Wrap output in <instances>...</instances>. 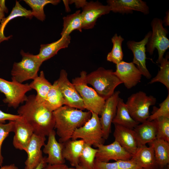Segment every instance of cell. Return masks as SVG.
Masks as SVG:
<instances>
[{"label":"cell","instance_id":"cell-39","mask_svg":"<svg viewBox=\"0 0 169 169\" xmlns=\"http://www.w3.org/2000/svg\"><path fill=\"white\" fill-rule=\"evenodd\" d=\"M116 161L120 169H142L131 159Z\"/></svg>","mask_w":169,"mask_h":169},{"label":"cell","instance_id":"cell-31","mask_svg":"<svg viewBox=\"0 0 169 169\" xmlns=\"http://www.w3.org/2000/svg\"><path fill=\"white\" fill-rule=\"evenodd\" d=\"M24 1L32 8L33 16L41 21H44L45 19L44 11V6L49 3L56 5L60 2L59 0H24Z\"/></svg>","mask_w":169,"mask_h":169},{"label":"cell","instance_id":"cell-46","mask_svg":"<svg viewBox=\"0 0 169 169\" xmlns=\"http://www.w3.org/2000/svg\"><path fill=\"white\" fill-rule=\"evenodd\" d=\"M169 11H167L166 13V15L165 17L164 20L163 21V23H164L165 25L166 26H169Z\"/></svg>","mask_w":169,"mask_h":169},{"label":"cell","instance_id":"cell-33","mask_svg":"<svg viewBox=\"0 0 169 169\" xmlns=\"http://www.w3.org/2000/svg\"><path fill=\"white\" fill-rule=\"evenodd\" d=\"M169 54H166L160 63V70L156 75L153 78L148 84H151L159 82L163 84L169 93Z\"/></svg>","mask_w":169,"mask_h":169},{"label":"cell","instance_id":"cell-34","mask_svg":"<svg viewBox=\"0 0 169 169\" xmlns=\"http://www.w3.org/2000/svg\"><path fill=\"white\" fill-rule=\"evenodd\" d=\"M97 149L84 144L79 158V165L84 169H93Z\"/></svg>","mask_w":169,"mask_h":169},{"label":"cell","instance_id":"cell-16","mask_svg":"<svg viewBox=\"0 0 169 169\" xmlns=\"http://www.w3.org/2000/svg\"><path fill=\"white\" fill-rule=\"evenodd\" d=\"M45 136L33 133L28 144L26 152L27 157L25 162V168L33 169L44 159L41 148L45 144Z\"/></svg>","mask_w":169,"mask_h":169},{"label":"cell","instance_id":"cell-5","mask_svg":"<svg viewBox=\"0 0 169 169\" xmlns=\"http://www.w3.org/2000/svg\"><path fill=\"white\" fill-rule=\"evenodd\" d=\"M20 54L21 60L13 64L11 72L12 80L22 83L30 79H33L38 76V72L42 64L36 55L21 50Z\"/></svg>","mask_w":169,"mask_h":169},{"label":"cell","instance_id":"cell-29","mask_svg":"<svg viewBox=\"0 0 169 169\" xmlns=\"http://www.w3.org/2000/svg\"><path fill=\"white\" fill-rule=\"evenodd\" d=\"M63 28L61 33V36H70V33L75 30L82 32L83 22L80 10L63 18Z\"/></svg>","mask_w":169,"mask_h":169},{"label":"cell","instance_id":"cell-15","mask_svg":"<svg viewBox=\"0 0 169 169\" xmlns=\"http://www.w3.org/2000/svg\"><path fill=\"white\" fill-rule=\"evenodd\" d=\"M120 93L115 91L113 94L105 100L100 118L105 140L107 139L111 132L112 120L116 112L117 106Z\"/></svg>","mask_w":169,"mask_h":169},{"label":"cell","instance_id":"cell-50","mask_svg":"<svg viewBox=\"0 0 169 169\" xmlns=\"http://www.w3.org/2000/svg\"></svg>","mask_w":169,"mask_h":169},{"label":"cell","instance_id":"cell-19","mask_svg":"<svg viewBox=\"0 0 169 169\" xmlns=\"http://www.w3.org/2000/svg\"><path fill=\"white\" fill-rule=\"evenodd\" d=\"M56 135L55 131L54 130L52 131L48 136L47 143L44 146L43 152L48 155L46 158L48 164H61L65 162L62 155L64 143L57 141Z\"/></svg>","mask_w":169,"mask_h":169},{"label":"cell","instance_id":"cell-36","mask_svg":"<svg viewBox=\"0 0 169 169\" xmlns=\"http://www.w3.org/2000/svg\"><path fill=\"white\" fill-rule=\"evenodd\" d=\"M159 105V108L154 107L153 112L147 120L151 121L162 117H169V93L166 98Z\"/></svg>","mask_w":169,"mask_h":169},{"label":"cell","instance_id":"cell-23","mask_svg":"<svg viewBox=\"0 0 169 169\" xmlns=\"http://www.w3.org/2000/svg\"><path fill=\"white\" fill-rule=\"evenodd\" d=\"M71 37L61 36L56 41L40 45L39 52L36 55L40 61L43 63L56 54L60 49L68 47L70 43Z\"/></svg>","mask_w":169,"mask_h":169},{"label":"cell","instance_id":"cell-8","mask_svg":"<svg viewBox=\"0 0 169 169\" xmlns=\"http://www.w3.org/2000/svg\"><path fill=\"white\" fill-rule=\"evenodd\" d=\"M163 21L161 18H154L151 22L152 31L146 45V51L152 55L155 49L158 52L156 63L160 64L163 58L164 54L169 48V40L167 37L168 31L163 26Z\"/></svg>","mask_w":169,"mask_h":169},{"label":"cell","instance_id":"cell-7","mask_svg":"<svg viewBox=\"0 0 169 169\" xmlns=\"http://www.w3.org/2000/svg\"><path fill=\"white\" fill-rule=\"evenodd\" d=\"M90 118L82 126L77 129L71 138L83 140L85 144L95 146L104 144L105 139L99 115L91 112Z\"/></svg>","mask_w":169,"mask_h":169},{"label":"cell","instance_id":"cell-22","mask_svg":"<svg viewBox=\"0 0 169 169\" xmlns=\"http://www.w3.org/2000/svg\"><path fill=\"white\" fill-rule=\"evenodd\" d=\"M142 169H159L152 147L146 145L138 147L131 158Z\"/></svg>","mask_w":169,"mask_h":169},{"label":"cell","instance_id":"cell-45","mask_svg":"<svg viewBox=\"0 0 169 169\" xmlns=\"http://www.w3.org/2000/svg\"><path fill=\"white\" fill-rule=\"evenodd\" d=\"M0 7L5 13L8 12V10L5 5V0H0Z\"/></svg>","mask_w":169,"mask_h":169},{"label":"cell","instance_id":"cell-38","mask_svg":"<svg viewBox=\"0 0 169 169\" xmlns=\"http://www.w3.org/2000/svg\"><path fill=\"white\" fill-rule=\"evenodd\" d=\"M93 169H120L116 161L113 162H105L95 159Z\"/></svg>","mask_w":169,"mask_h":169},{"label":"cell","instance_id":"cell-25","mask_svg":"<svg viewBox=\"0 0 169 169\" xmlns=\"http://www.w3.org/2000/svg\"><path fill=\"white\" fill-rule=\"evenodd\" d=\"M148 144L153 149L159 169H164L167 166L169 163V142L156 138Z\"/></svg>","mask_w":169,"mask_h":169},{"label":"cell","instance_id":"cell-14","mask_svg":"<svg viewBox=\"0 0 169 169\" xmlns=\"http://www.w3.org/2000/svg\"><path fill=\"white\" fill-rule=\"evenodd\" d=\"M95 147L98 148L95 159L101 161L128 160L132 156L115 141L108 145L98 144Z\"/></svg>","mask_w":169,"mask_h":169},{"label":"cell","instance_id":"cell-26","mask_svg":"<svg viewBox=\"0 0 169 169\" xmlns=\"http://www.w3.org/2000/svg\"><path fill=\"white\" fill-rule=\"evenodd\" d=\"M112 123L133 129L139 123L131 116L123 99L119 98L115 115Z\"/></svg>","mask_w":169,"mask_h":169},{"label":"cell","instance_id":"cell-44","mask_svg":"<svg viewBox=\"0 0 169 169\" xmlns=\"http://www.w3.org/2000/svg\"><path fill=\"white\" fill-rule=\"evenodd\" d=\"M0 169H19L18 167L14 164L2 166Z\"/></svg>","mask_w":169,"mask_h":169},{"label":"cell","instance_id":"cell-20","mask_svg":"<svg viewBox=\"0 0 169 169\" xmlns=\"http://www.w3.org/2000/svg\"><path fill=\"white\" fill-rule=\"evenodd\" d=\"M115 126L113 136L115 141L132 155L136 151L138 146L133 129L117 124Z\"/></svg>","mask_w":169,"mask_h":169},{"label":"cell","instance_id":"cell-2","mask_svg":"<svg viewBox=\"0 0 169 169\" xmlns=\"http://www.w3.org/2000/svg\"><path fill=\"white\" fill-rule=\"evenodd\" d=\"M56 134L59 142L64 143L71 139L77 128L83 126L91 117V112L63 106L54 111Z\"/></svg>","mask_w":169,"mask_h":169},{"label":"cell","instance_id":"cell-13","mask_svg":"<svg viewBox=\"0 0 169 169\" xmlns=\"http://www.w3.org/2000/svg\"><path fill=\"white\" fill-rule=\"evenodd\" d=\"M115 74L127 89L136 86L141 82L142 74L132 62L122 61L116 65Z\"/></svg>","mask_w":169,"mask_h":169},{"label":"cell","instance_id":"cell-1","mask_svg":"<svg viewBox=\"0 0 169 169\" xmlns=\"http://www.w3.org/2000/svg\"><path fill=\"white\" fill-rule=\"evenodd\" d=\"M25 102L23 105L18 107V115L32 126L34 133L48 136L54 128L55 121L53 112L38 102L35 95L28 96Z\"/></svg>","mask_w":169,"mask_h":169},{"label":"cell","instance_id":"cell-27","mask_svg":"<svg viewBox=\"0 0 169 169\" xmlns=\"http://www.w3.org/2000/svg\"><path fill=\"white\" fill-rule=\"evenodd\" d=\"M19 17H24L31 19L33 16L32 11L24 8L21 6L19 2L17 1L10 14L7 17L4 18L1 22L0 44L4 41L8 40L10 37V36L6 37L4 34V30L7 23L13 18Z\"/></svg>","mask_w":169,"mask_h":169},{"label":"cell","instance_id":"cell-37","mask_svg":"<svg viewBox=\"0 0 169 169\" xmlns=\"http://www.w3.org/2000/svg\"><path fill=\"white\" fill-rule=\"evenodd\" d=\"M14 121H9V122L5 124L0 122V166H2L3 157L2 154V146L3 141L8 136L9 134L13 132Z\"/></svg>","mask_w":169,"mask_h":169},{"label":"cell","instance_id":"cell-28","mask_svg":"<svg viewBox=\"0 0 169 169\" xmlns=\"http://www.w3.org/2000/svg\"><path fill=\"white\" fill-rule=\"evenodd\" d=\"M52 84L45 78L43 71H41L39 75L29 84L32 90L34 89L37 92L36 100L41 104L44 101Z\"/></svg>","mask_w":169,"mask_h":169},{"label":"cell","instance_id":"cell-30","mask_svg":"<svg viewBox=\"0 0 169 169\" xmlns=\"http://www.w3.org/2000/svg\"><path fill=\"white\" fill-rule=\"evenodd\" d=\"M42 104L53 112L64 105L63 97L56 80L52 84Z\"/></svg>","mask_w":169,"mask_h":169},{"label":"cell","instance_id":"cell-24","mask_svg":"<svg viewBox=\"0 0 169 169\" xmlns=\"http://www.w3.org/2000/svg\"><path fill=\"white\" fill-rule=\"evenodd\" d=\"M64 143L62 155L65 160L69 161L71 166L75 167L79 164V158L85 143L81 140L70 139Z\"/></svg>","mask_w":169,"mask_h":169},{"label":"cell","instance_id":"cell-42","mask_svg":"<svg viewBox=\"0 0 169 169\" xmlns=\"http://www.w3.org/2000/svg\"><path fill=\"white\" fill-rule=\"evenodd\" d=\"M70 3H74L77 8H79L83 7L87 2L86 0H71L69 1Z\"/></svg>","mask_w":169,"mask_h":169},{"label":"cell","instance_id":"cell-3","mask_svg":"<svg viewBox=\"0 0 169 169\" xmlns=\"http://www.w3.org/2000/svg\"><path fill=\"white\" fill-rule=\"evenodd\" d=\"M86 80L93 89L105 100L115 92L116 87L122 84L112 69L100 67L87 74Z\"/></svg>","mask_w":169,"mask_h":169},{"label":"cell","instance_id":"cell-17","mask_svg":"<svg viewBox=\"0 0 169 169\" xmlns=\"http://www.w3.org/2000/svg\"><path fill=\"white\" fill-rule=\"evenodd\" d=\"M13 132L14 133L13 141V146L16 149L26 152L34 133L32 127L22 117L14 121Z\"/></svg>","mask_w":169,"mask_h":169},{"label":"cell","instance_id":"cell-48","mask_svg":"<svg viewBox=\"0 0 169 169\" xmlns=\"http://www.w3.org/2000/svg\"><path fill=\"white\" fill-rule=\"evenodd\" d=\"M69 169H84L79 164L77 165L74 167H69Z\"/></svg>","mask_w":169,"mask_h":169},{"label":"cell","instance_id":"cell-12","mask_svg":"<svg viewBox=\"0 0 169 169\" xmlns=\"http://www.w3.org/2000/svg\"><path fill=\"white\" fill-rule=\"evenodd\" d=\"M82 9L81 16L84 29L93 28L99 18L111 11L108 5H104L98 1L87 2Z\"/></svg>","mask_w":169,"mask_h":169},{"label":"cell","instance_id":"cell-18","mask_svg":"<svg viewBox=\"0 0 169 169\" xmlns=\"http://www.w3.org/2000/svg\"><path fill=\"white\" fill-rule=\"evenodd\" d=\"M107 5L111 11L122 14L132 13L135 11L148 14L149 9L146 2L141 0H108Z\"/></svg>","mask_w":169,"mask_h":169},{"label":"cell","instance_id":"cell-4","mask_svg":"<svg viewBox=\"0 0 169 169\" xmlns=\"http://www.w3.org/2000/svg\"><path fill=\"white\" fill-rule=\"evenodd\" d=\"M87 72L82 71L80 76L72 80L73 83L81 97L85 109L100 115L105 100L88 85L86 80Z\"/></svg>","mask_w":169,"mask_h":169},{"label":"cell","instance_id":"cell-49","mask_svg":"<svg viewBox=\"0 0 169 169\" xmlns=\"http://www.w3.org/2000/svg\"><path fill=\"white\" fill-rule=\"evenodd\" d=\"M164 169H169V168L168 166V167L167 166V167H166V168H164Z\"/></svg>","mask_w":169,"mask_h":169},{"label":"cell","instance_id":"cell-41","mask_svg":"<svg viewBox=\"0 0 169 169\" xmlns=\"http://www.w3.org/2000/svg\"><path fill=\"white\" fill-rule=\"evenodd\" d=\"M43 169H69V167L64 164L57 165L47 164Z\"/></svg>","mask_w":169,"mask_h":169},{"label":"cell","instance_id":"cell-47","mask_svg":"<svg viewBox=\"0 0 169 169\" xmlns=\"http://www.w3.org/2000/svg\"><path fill=\"white\" fill-rule=\"evenodd\" d=\"M5 18V13L0 7V24L2 20Z\"/></svg>","mask_w":169,"mask_h":169},{"label":"cell","instance_id":"cell-35","mask_svg":"<svg viewBox=\"0 0 169 169\" xmlns=\"http://www.w3.org/2000/svg\"><path fill=\"white\" fill-rule=\"evenodd\" d=\"M155 120L157 127L156 138L169 142V117H162Z\"/></svg>","mask_w":169,"mask_h":169},{"label":"cell","instance_id":"cell-11","mask_svg":"<svg viewBox=\"0 0 169 169\" xmlns=\"http://www.w3.org/2000/svg\"><path fill=\"white\" fill-rule=\"evenodd\" d=\"M151 34V31H150L141 41L137 42L130 40L126 43L128 48L131 51L133 55L132 62L136 65L142 75L148 79H150L151 75L146 66V46Z\"/></svg>","mask_w":169,"mask_h":169},{"label":"cell","instance_id":"cell-9","mask_svg":"<svg viewBox=\"0 0 169 169\" xmlns=\"http://www.w3.org/2000/svg\"><path fill=\"white\" fill-rule=\"evenodd\" d=\"M29 84H23L13 80L9 81L0 77V92L5 95L3 102L8 107L17 108L19 105L25 102L26 93L31 90Z\"/></svg>","mask_w":169,"mask_h":169},{"label":"cell","instance_id":"cell-21","mask_svg":"<svg viewBox=\"0 0 169 169\" xmlns=\"http://www.w3.org/2000/svg\"><path fill=\"white\" fill-rule=\"evenodd\" d=\"M133 130L138 147L146 145L156 139L157 127L155 120H147L138 124Z\"/></svg>","mask_w":169,"mask_h":169},{"label":"cell","instance_id":"cell-40","mask_svg":"<svg viewBox=\"0 0 169 169\" xmlns=\"http://www.w3.org/2000/svg\"><path fill=\"white\" fill-rule=\"evenodd\" d=\"M21 117H22L18 115L6 113L0 110V122L5 123L6 120L15 121Z\"/></svg>","mask_w":169,"mask_h":169},{"label":"cell","instance_id":"cell-10","mask_svg":"<svg viewBox=\"0 0 169 169\" xmlns=\"http://www.w3.org/2000/svg\"><path fill=\"white\" fill-rule=\"evenodd\" d=\"M63 95L64 105L79 110L85 109L82 100L73 83L68 78L65 70L62 69L56 80Z\"/></svg>","mask_w":169,"mask_h":169},{"label":"cell","instance_id":"cell-43","mask_svg":"<svg viewBox=\"0 0 169 169\" xmlns=\"http://www.w3.org/2000/svg\"><path fill=\"white\" fill-rule=\"evenodd\" d=\"M46 157H44V159L41 163L36 167L35 168L33 169H43L45 166H46L47 164L46 161ZM24 169H27L24 168Z\"/></svg>","mask_w":169,"mask_h":169},{"label":"cell","instance_id":"cell-6","mask_svg":"<svg viewBox=\"0 0 169 169\" xmlns=\"http://www.w3.org/2000/svg\"><path fill=\"white\" fill-rule=\"evenodd\" d=\"M156 102L153 96H148L144 92L139 91L131 94L125 104L131 117L140 123L147 120L150 115L149 107Z\"/></svg>","mask_w":169,"mask_h":169},{"label":"cell","instance_id":"cell-32","mask_svg":"<svg viewBox=\"0 0 169 169\" xmlns=\"http://www.w3.org/2000/svg\"><path fill=\"white\" fill-rule=\"evenodd\" d=\"M124 38L120 35L115 33L111 38L113 47L111 50L108 53L107 60L115 64H118L123 61V53L122 48V44Z\"/></svg>","mask_w":169,"mask_h":169}]
</instances>
